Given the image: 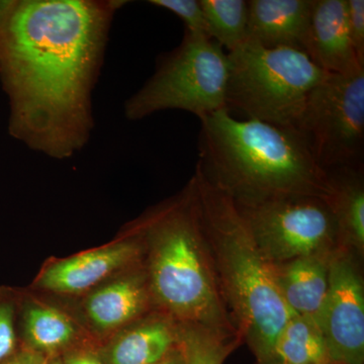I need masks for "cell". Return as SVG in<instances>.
Instances as JSON below:
<instances>
[{
	"instance_id": "cell-1",
	"label": "cell",
	"mask_w": 364,
	"mask_h": 364,
	"mask_svg": "<svg viewBox=\"0 0 364 364\" xmlns=\"http://www.w3.org/2000/svg\"><path fill=\"white\" fill-rule=\"evenodd\" d=\"M124 0H0V80L9 134L67 159L90 141L93 90Z\"/></svg>"
},
{
	"instance_id": "cell-2",
	"label": "cell",
	"mask_w": 364,
	"mask_h": 364,
	"mask_svg": "<svg viewBox=\"0 0 364 364\" xmlns=\"http://www.w3.org/2000/svg\"><path fill=\"white\" fill-rule=\"evenodd\" d=\"M198 167L241 207L286 198H327V170L298 131L258 119H238L228 109L200 119Z\"/></svg>"
},
{
	"instance_id": "cell-3",
	"label": "cell",
	"mask_w": 364,
	"mask_h": 364,
	"mask_svg": "<svg viewBox=\"0 0 364 364\" xmlns=\"http://www.w3.org/2000/svg\"><path fill=\"white\" fill-rule=\"evenodd\" d=\"M193 179L203 234L223 298L258 364H269L279 333L291 315L272 264L263 257L233 198L198 167Z\"/></svg>"
},
{
	"instance_id": "cell-4",
	"label": "cell",
	"mask_w": 364,
	"mask_h": 364,
	"mask_svg": "<svg viewBox=\"0 0 364 364\" xmlns=\"http://www.w3.org/2000/svg\"><path fill=\"white\" fill-rule=\"evenodd\" d=\"M143 229L151 248V291L160 305L181 323L240 336L203 237L193 177L181 196L146 219Z\"/></svg>"
},
{
	"instance_id": "cell-5",
	"label": "cell",
	"mask_w": 364,
	"mask_h": 364,
	"mask_svg": "<svg viewBox=\"0 0 364 364\" xmlns=\"http://www.w3.org/2000/svg\"><path fill=\"white\" fill-rule=\"evenodd\" d=\"M228 57L227 109L282 128L296 130L311 92L328 75L305 52L250 40Z\"/></svg>"
},
{
	"instance_id": "cell-6",
	"label": "cell",
	"mask_w": 364,
	"mask_h": 364,
	"mask_svg": "<svg viewBox=\"0 0 364 364\" xmlns=\"http://www.w3.org/2000/svg\"><path fill=\"white\" fill-rule=\"evenodd\" d=\"M228 78V53L214 40L186 31L181 44L158 58L154 74L124 102V117L139 121L181 109L200 121L227 109Z\"/></svg>"
},
{
	"instance_id": "cell-7",
	"label": "cell",
	"mask_w": 364,
	"mask_h": 364,
	"mask_svg": "<svg viewBox=\"0 0 364 364\" xmlns=\"http://www.w3.org/2000/svg\"><path fill=\"white\" fill-rule=\"evenodd\" d=\"M296 130L322 168L363 166L364 69L328 73L311 92Z\"/></svg>"
},
{
	"instance_id": "cell-8",
	"label": "cell",
	"mask_w": 364,
	"mask_h": 364,
	"mask_svg": "<svg viewBox=\"0 0 364 364\" xmlns=\"http://www.w3.org/2000/svg\"><path fill=\"white\" fill-rule=\"evenodd\" d=\"M238 207L270 264L331 254L339 247L336 220L325 198L286 196Z\"/></svg>"
},
{
	"instance_id": "cell-9",
	"label": "cell",
	"mask_w": 364,
	"mask_h": 364,
	"mask_svg": "<svg viewBox=\"0 0 364 364\" xmlns=\"http://www.w3.org/2000/svg\"><path fill=\"white\" fill-rule=\"evenodd\" d=\"M318 326L330 361L364 363V289L351 254L338 248L329 261V287Z\"/></svg>"
},
{
	"instance_id": "cell-10",
	"label": "cell",
	"mask_w": 364,
	"mask_h": 364,
	"mask_svg": "<svg viewBox=\"0 0 364 364\" xmlns=\"http://www.w3.org/2000/svg\"><path fill=\"white\" fill-rule=\"evenodd\" d=\"M139 248L136 241L123 240L56 261L41 273L38 286L58 294L82 293L133 262Z\"/></svg>"
},
{
	"instance_id": "cell-11",
	"label": "cell",
	"mask_w": 364,
	"mask_h": 364,
	"mask_svg": "<svg viewBox=\"0 0 364 364\" xmlns=\"http://www.w3.org/2000/svg\"><path fill=\"white\" fill-rule=\"evenodd\" d=\"M306 54L328 73L364 69L349 36L347 0H313Z\"/></svg>"
},
{
	"instance_id": "cell-12",
	"label": "cell",
	"mask_w": 364,
	"mask_h": 364,
	"mask_svg": "<svg viewBox=\"0 0 364 364\" xmlns=\"http://www.w3.org/2000/svg\"><path fill=\"white\" fill-rule=\"evenodd\" d=\"M248 39L306 53L313 0H249Z\"/></svg>"
},
{
	"instance_id": "cell-13",
	"label": "cell",
	"mask_w": 364,
	"mask_h": 364,
	"mask_svg": "<svg viewBox=\"0 0 364 364\" xmlns=\"http://www.w3.org/2000/svg\"><path fill=\"white\" fill-rule=\"evenodd\" d=\"M331 254H318L272 264L275 282L287 308L317 324L329 287Z\"/></svg>"
},
{
	"instance_id": "cell-14",
	"label": "cell",
	"mask_w": 364,
	"mask_h": 364,
	"mask_svg": "<svg viewBox=\"0 0 364 364\" xmlns=\"http://www.w3.org/2000/svg\"><path fill=\"white\" fill-rule=\"evenodd\" d=\"M330 195L326 198L338 230L339 247L364 248V188L363 167L327 169Z\"/></svg>"
},
{
	"instance_id": "cell-15",
	"label": "cell",
	"mask_w": 364,
	"mask_h": 364,
	"mask_svg": "<svg viewBox=\"0 0 364 364\" xmlns=\"http://www.w3.org/2000/svg\"><path fill=\"white\" fill-rule=\"evenodd\" d=\"M148 291L139 277L112 282L95 294L86 303V312L100 330H112L130 322L145 310Z\"/></svg>"
},
{
	"instance_id": "cell-16",
	"label": "cell",
	"mask_w": 364,
	"mask_h": 364,
	"mask_svg": "<svg viewBox=\"0 0 364 364\" xmlns=\"http://www.w3.org/2000/svg\"><path fill=\"white\" fill-rule=\"evenodd\" d=\"M177 344V327L165 320H152L119 336L107 352L105 364H154Z\"/></svg>"
},
{
	"instance_id": "cell-17",
	"label": "cell",
	"mask_w": 364,
	"mask_h": 364,
	"mask_svg": "<svg viewBox=\"0 0 364 364\" xmlns=\"http://www.w3.org/2000/svg\"><path fill=\"white\" fill-rule=\"evenodd\" d=\"M327 346L317 323L291 313L279 333L269 364H329Z\"/></svg>"
},
{
	"instance_id": "cell-18",
	"label": "cell",
	"mask_w": 364,
	"mask_h": 364,
	"mask_svg": "<svg viewBox=\"0 0 364 364\" xmlns=\"http://www.w3.org/2000/svg\"><path fill=\"white\" fill-rule=\"evenodd\" d=\"M23 329L26 347L48 358L69 350L76 339L75 326L70 318L49 306H28L23 315Z\"/></svg>"
},
{
	"instance_id": "cell-19",
	"label": "cell",
	"mask_w": 364,
	"mask_h": 364,
	"mask_svg": "<svg viewBox=\"0 0 364 364\" xmlns=\"http://www.w3.org/2000/svg\"><path fill=\"white\" fill-rule=\"evenodd\" d=\"M208 37L233 52L248 39V1L246 0H200Z\"/></svg>"
},
{
	"instance_id": "cell-20",
	"label": "cell",
	"mask_w": 364,
	"mask_h": 364,
	"mask_svg": "<svg viewBox=\"0 0 364 364\" xmlns=\"http://www.w3.org/2000/svg\"><path fill=\"white\" fill-rule=\"evenodd\" d=\"M177 333L184 364H224L242 340L239 335L224 334L191 323H181Z\"/></svg>"
},
{
	"instance_id": "cell-21",
	"label": "cell",
	"mask_w": 364,
	"mask_h": 364,
	"mask_svg": "<svg viewBox=\"0 0 364 364\" xmlns=\"http://www.w3.org/2000/svg\"><path fill=\"white\" fill-rule=\"evenodd\" d=\"M16 301L6 289L0 291V364L18 350L16 334Z\"/></svg>"
},
{
	"instance_id": "cell-22",
	"label": "cell",
	"mask_w": 364,
	"mask_h": 364,
	"mask_svg": "<svg viewBox=\"0 0 364 364\" xmlns=\"http://www.w3.org/2000/svg\"><path fill=\"white\" fill-rule=\"evenodd\" d=\"M149 4L176 14L186 23L188 32L208 37L207 21L200 0H150Z\"/></svg>"
},
{
	"instance_id": "cell-23",
	"label": "cell",
	"mask_w": 364,
	"mask_h": 364,
	"mask_svg": "<svg viewBox=\"0 0 364 364\" xmlns=\"http://www.w3.org/2000/svg\"><path fill=\"white\" fill-rule=\"evenodd\" d=\"M349 36L359 62L364 65V1L347 0Z\"/></svg>"
},
{
	"instance_id": "cell-24",
	"label": "cell",
	"mask_w": 364,
	"mask_h": 364,
	"mask_svg": "<svg viewBox=\"0 0 364 364\" xmlns=\"http://www.w3.org/2000/svg\"><path fill=\"white\" fill-rule=\"evenodd\" d=\"M61 358L63 364H105L97 351L87 348L69 349Z\"/></svg>"
},
{
	"instance_id": "cell-25",
	"label": "cell",
	"mask_w": 364,
	"mask_h": 364,
	"mask_svg": "<svg viewBox=\"0 0 364 364\" xmlns=\"http://www.w3.org/2000/svg\"><path fill=\"white\" fill-rule=\"evenodd\" d=\"M50 358L28 347H21L1 364H47Z\"/></svg>"
},
{
	"instance_id": "cell-26",
	"label": "cell",
	"mask_w": 364,
	"mask_h": 364,
	"mask_svg": "<svg viewBox=\"0 0 364 364\" xmlns=\"http://www.w3.org/2000/svg\"><path fill=\"white\" fill-rule=\"evenodd\" d=\"M154 364H184L183 353H182L179 344H177L176 348L172 349L168 354Z\"/></svg>"
},
{
	"instance_id": "cell-27",
	"label": "cell",
	"mask_w": 364,
	"mask_h": 364,
	"mask_svg": "<svg viewBox=\"0 0 364 364\" xmlns=\"http://www.w3.org/2000/svg\"><path fill=\"white\" fill-rule=\"evenodd\" d=\"M47 364H63V361H62L61 356H53V358H50L49 360H48Z\"/></svg>"
},
{
	"instance_id": "cell-28",
	"label": "cell",
	"mask_w": 364,
	"mask_h": 364,
	"mask_svg": "<svg viewBox=\"0 0 364 364\" xmlns=\"http://www.w3.org/2000/svg\"><path fill=\"white\" fill-rule=\"evenodd\" d=\"M329 364H346V363H334V361H330Z\"/></svg>"
}]
</instances>
